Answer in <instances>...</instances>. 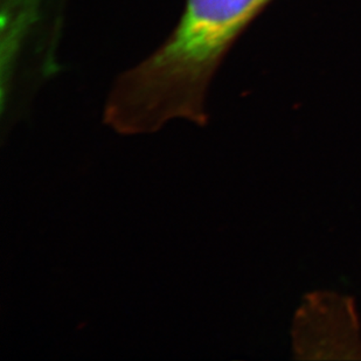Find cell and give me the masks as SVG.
Returning <instances> with one entry per match:
<instances>
[{"label": "cell", "instance_id": "cell-1", "mask_svg": "<svg viewBox=\"0 0 361 361\" xmlns=\"http://www.w3.org/2000/svg\"><path fill=\"white\" fill-rule=\"evenodd\" d=\"M270 1L186 0L166 40L114 83L106 123L123 133L154 131L174 118L204 123L215 73Z\"/></svg>", "mask_w": 361, "mask_h": 361}, {"label": "cell", "instance_id": "cell-2", "mask_svg": "<svg viewBox=\"0 0 361 361\" xmlns=\"http://www.w3.org/2000/svg\"><path fill=\"white\" fill-rule=\"evenodd\" d=\"M293 336L297 353L303 358H361L357 317L348 300L336 295L307 298Z\"/></svg>", "mask_w": 361, "mask_h": 361}]
</instances>
